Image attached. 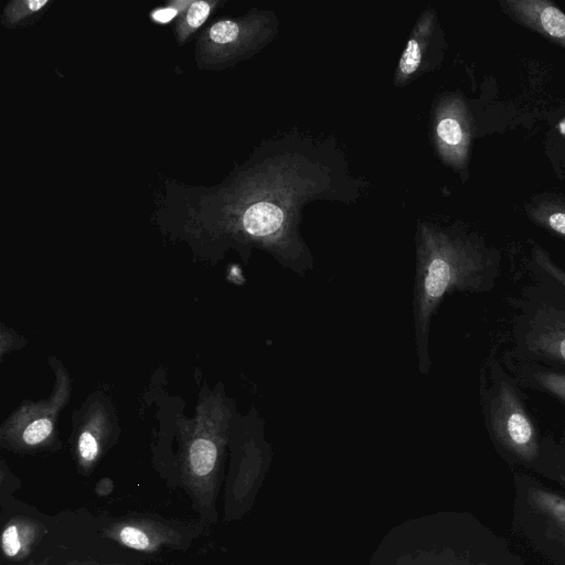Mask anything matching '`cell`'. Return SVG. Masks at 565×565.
I'll return each instance as SVG.
<instances>
[{
  "mask_svg": "<svg viewBox=\"0 0 565 565\" xmlns=\"http://www.w3.org/2000/svg\"><path fill=\"white\" fill-rule=\"evenodd\" d=\"M369 188L333 136L294 128L263 140L235 170L218 192L215 230L244 260L260 249L305 277L315 267L300 228L305 207L317 201L356 203Z\"/></svg>",
  "mask_w": 565,
  "mask_h": 565,
  "instance_id": "cell-1",
  "label": "cell"
},
{
  "mask_svg": "<svg viewBox=\"0 0 565 565\" xmlns=\"http://www.w3.org/2000/svg\"><path fill=\"white\" fill-rule=\"evenodd\" d=\"M415 255V344L418 371L426 376L431 369V320L441 301L455 291L482 294L495 288L501 275L500 257L461 228L424 220L416 223Z\"/></svg>",
  "mask_w": 565,
  "mask_h": 565,
  "instance_id": "cell-2",
  "label": "cell"
},
{
  "mask_svg": "<svg viewBox=\"0 0 565 565\" xmlns=\"http://www.w3.org/2000/svg\"><path fill=\"white\" fill-rule=\"evenodd\" d=\"M529 276L514 295L510 345L502 356L565 372V288L529 262Z\"/></svg>",
  "mask_w": 565,
  "mask_h": 565,
  "instance_id": "cell-3",
  "label": "cell"
},
{
  "mask_svg": "<svg viewBox=\"0 0 565 565\" xmlns=\"http://www.w3.org/2000/svg\"><path fill=\"white\" fill-rule=\"evenodd\" d=\"M235 415L234 401L218 385L200 393L195 416L182 430L181 472L185 486L199 500L213 493Z\"/></svg>",
  "mask_w": 565,
  "mask_h": 565,
  "instance_id": "cell-4",
  "label": "cell"
},
{
  "mask_svg": "<svg viewBox=\"0 0 565 565\" xmlns=\"http://www.w3.org/2000/svg\"><path fill=\"white\" fill-rule=\"evenodd\" d=\"M480 404L493 441L523 462H534L542 451L540 431L531 417L521 387L491 352L480 371Z\"/></svg>",
  "mask_w": 565,
  "mask_h": 565,
  "instance_id": "cell-5",
  "label": "cell"
},
{
  "mask_svg": "<svg viewBox=\"0 0 565 565\" xmlns=\"http://www.w3.org/2000/svg\"><path fill=\"white\" fill-rule=\"evenodd\" d=\"M54 373L53 390L49 397L23 401L0 426V445L18 454H38L60 446L57 420L71 401L72 377L64 364L50 356Z\"/></svg>",
  "mask_w": 565,
  "mask_h": 565,
  "instance_id": "cell-6",
  "label": "cell"
},
{
  "mask_svg": "<svg viewBox=\"0 0 565 565\" xmlns=\"http://www.w3.org/2000/svg\"><path fill=\"white\" fill-rule=\"evenodd\" d=\"M279 30L280 19L269 9L253 8L242 17L218 20L200 35L196 62L213 70L233 66L268 46Z\"/></svg>",
  "mask_w": 565,
  "mask_h": 565,
  "instance_id": "cell-7",
  "label": "cell"
},
{
  "mask_svg": "<svg viewBox=\"0 0 565 565\" xmlns=\"http://www.w3.org/2000/svg\"><path fill=\"white\" fill-rule=\"evenodd\" d=\"M119 425L111 399L90 394L74 413L70 441L81 471L89 473L118 437Z\"/></svg>",
  "mask_w": 565,
  "mask_h": 565,
  "instance_id": "cell-8",
  "label": "cell"
},
{
  "mask_svg": "<svg viewBox=\"0 0 565 565\" xmlns=\"http://www.w3.org/2000/svg\"><path fill=\"white\" fill-rule=\"evenodd\" d=\"M430 137L445 164L458 171L466 168L471 143V124L468 107L461 97L444 94L435 100Z\"/></svg>",
  "mask_w": 565,
  "mask_h": 565,
  "instance_id": "cell-9",
  "label": "cell"
},
{
  "mask_svg": "<svg viewBox=\"0 0 565 565\" xmlns=\"http://www.w3.org/2000/svg\"><path fill=\"white\" fill-rule=\"evenodd\" d=\"M443 32L436 10L425 8L418 15L393 74V84L404 88L436 68L440 61Z\"/></svg>",
  "mask_w": 565,
  "mask_h": 565,
  "instance_id": "cell-10",
  "label": "cell"
},
{
  "mask_svg": "<svg viewBox=\"0 0 565 565\" xmlns=\"http://www.w3.org/2000/svg\"><path fill=\"white\" fill-rule=\"evenodd\" d=\"M104 534L127 547L143 552H154L180 541L173 529L162 522L143 518L113 522L105 527Z\"/></svg>",
  "mask_w": 565,
  "mask_h": 565,
  "instance_id": "cell-11",
  "label": "cell"
},
{
  "mask_svg": "<svg viewBox=\"0 0 565 565\" xmlns=\"http://www.w3.org/2000/svg\"><path fill=\"white\" fill-rule=\"evenodd\" d=\"M504 11L520 23L565 47V14L544 0H508Z\"/></svg>",
  "mask_w": 565,
  "mask_h": 565,
  "instance_id": "cell-12",
  "label": "cell"
},
{
  "mask_svg": "<svg viewBox=\"0 0 565 565\" xmlns=\"http://www.w3.org/2000/svg\"><path fill=\"white\" fill-rule=\"evenodd\" d=\"M500 359L521 388L547 394L565 405V372L532 362Z\"/></svg>",
  "mask_w": 565,
  "mask_h": 565,
  "instance_id": "cell-13",
  "label": "cell"
},
{
  "mask_svg": "<svg viewBox=\"0 0 565 565\" xmlns=\"http://www.w3.org/2000/svg\"><path fill=\"white\" fill-rule=\"evenodd\" d=\"M44 530L36 520L13 516L3 526L1 547L4 556L12 561L25 558L39 543Z\"/></svg>",
  "mask_w": 565,
  "mask_h": 565,
  "instance_id": "cell-14",
  "label": "cell"
},
{
  "mask_svg": "<svg viewBox=\"0 0 565 565\" xmlns=\"http://www.w3.org/2000/svg\"><path fill=\"white\" fill-rule=\"evenodd\" d=\"M217 1H192L178 17L173 26L178 44L182 45L206 21Z\"/></svg>",
  "mask_w": 565,
  "mask_h": 565,
  "instance_id": "cell-15",
  "label": "cell"
},
{
  "mask_svg": "<svg viewBox=\"0 0 565 565\" xmlns=\"http://www.w3.org/2000/svg\"><path fill=\"white\" fill-rule=\"evenodd\" d=\"M529 499L534 507L551 516L565 530V498L546 490L531 488Z\"/></svg>",
  "mask_w": 565,
  "mask_h": 565,
  "instance_id": "cell-16",
  "label": "cell"
},
{
  "mask_svg": "<svg viewBox=\"0 0 565 565\" xmlns=\"http://www.w3.org/2000/svg\"><path fill=\"white\" fill-rule=\"evenodd\" d=\"M47 3V0L10 1L3 9L1 23L7 28H15L41 11Z\"/></svg>",
  "mask_w": 565,
  "mask_h": 565,
  "instance_id": "cell-17",
  "label": "cell"
},
{
  "mask_svg": "<svg viewBox=\"0 0 565 565\" xmlns=\"http://www.w3.org/2000/svg\"><path fill=\"white\" fill-rule=\"evenodd\" d=\"M532 218L542 227L565 239V206L544 204L531 211Z\"/></svg>",
  "mask_w": 565,
  "mask_h": 565,
  "instance_id": "cell-18",
  "label": "cell"
},
{
  "mask_svg": "<svg viewBox=\"0 0 565 565\" xmlns=\"http://www.w3.org/2000/svg\"><path fill=\"white\" fill-rule=\"evenodd\" d=\"M530 263L546 273L565 288V269L552 259L541 245L535 244L531 250Z\"/></svg>",
  "mask_w": 565,
  "mask_h": 565,
  "instance_id": "cell-19",
  "label": "cell"
},
{
  "mask_svg": "<svg viewBox=\"0 0 565 565\" xmlns=\"http://www.w3.org/2000/svg\"><path fill=\"white\" fill-rule=\"evenodd\" d=\"M0 334L1 358H3L4 354L8 352H11L13 350H20L26 343L24 338H22L13 329L7 328L3 322L1 323Z\"/></svg>",
  "mask_w": 565,
  "mask_h": 565,
  "instance_id": "cell-20",
  "label": "cell"
},
{
  "mask_svg": "<svg viewBox=\"0 0 565 565\" xmlns=\"http://www.w3.org/2000/svg\"><path fill=\"white\" fill-rule=\"evenodd\" d=\"M68 565H121V564H98V563H94V562H75V563H71Z\"/></svg>",
  "mask_w": 565,
  "mask_h": 565,
  "instance_id": "cell-21",
  "label": "cell"
},
{
  "mask_svg": "<svg viewBox=\"0 0 565 565\" xmlns=\"http://www.w3.org/2000/svg\"><path fill=\"white\" fill-rule=\"evenodd\" d=\"M558 128H559V131H561L563 135H565V119H564V120H562V121L559 122Z\"/></svg>",
  "mask_w": 565,
  "mask_h": 565,
  "instance_id": "cell-22",
  "label": "cell"
},
{
  "mask_svg": "<svg viewBox=\"0 0 565 565\" xmlns=\"http://www.w3.org/2000/svg\"><path fill=\"white\" fill-rule=\"evenodd\" d=\"M28 565H49V563L46 561H44V562H39V563H30Z\"/></svg>",
  "mask_w": 565,
  "mask_h": 565,
  "instance_id": "cell-23",
  "label": "cell"
},
{
  "mask_svg": "<svg viewBox=\"0 0 565 565\" xmlns=\"http://www.w3.org/2000/svg\"><path fill=\"white\" fill-rule=\"evenodd\" d=\"M563 456H564V459H565V449L563 450Z\"/></svg>",
  "mask_w": 565,
  "mask_h": 565,
  "instance_id": "cell-24",
  "label": "cell"
}]
</instances>
